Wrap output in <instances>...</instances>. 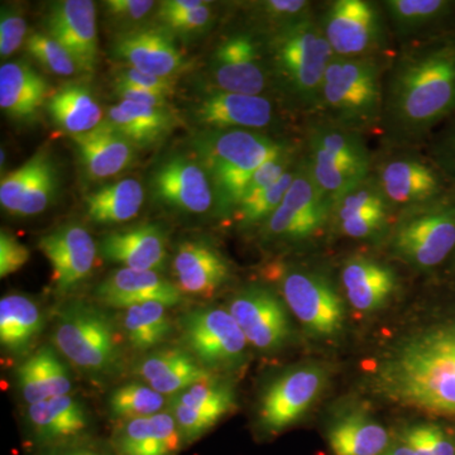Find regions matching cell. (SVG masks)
<instances>
[{"label":"cell","instance_id":"b9f144b4","mask_svg":"<svg viewBox=\"0 0 455 455\" xmlns=\"http://www.w3.org/2000/svg\"><path fill=\"white\" fill-rule=\"evenodd\" d=\"M172 400L196 410L215 424L220 423L235 407V394L232 388L227 383L217 381V379L191 386L175 395Z\"/></svg>","mask_w":455,"mask_h":455},{"label":"cell","instance_id":"ac0fdd59","mask_svg":"<svg viewBox=\"0 0 455 455\" xmlns=\"http://www.w3.org/2000/svg\"><path fill=\"white\" fill-rule=\"evenodd\" d=\"M228 311L243 331L245 339L262 352H275L290 335L283 301L268 287L251 284L230 299Z\"/></svg>","mask_w":455,"mask_h":455},{"label":"cell","instance_id":"8fae6325","mask_svg":"<svg viewBox=\"0 0 455 455\" xmlns=\"http://www.w3.org/2000/svg\"><path fill=\"white\" fill-rule=\"evenodd\" d=\"M53 343L74 367L90 377H108L121 366L122 352L112 320L84 302L66 307L57 320Z\"/></svg>","mask_w":455,"mask_h":455},{"label":"cell","instance_id":"f546056e","mask_svg":"<svg viewBox=\"0 0 455 455\" xmlns=\"http://www.w3.org/2000/svg\"><path fill=\"white\" fill-rule=\"evenodd\" d=\"M116 455H178L184 440L171 412L122 421L114 433Z\"/></svg>","mask_w":455,"mask_h":455},{"label":"cell","instance_id":"8d00e7d4","mask_svg":"<svg viewBox=\"0 0 455 455\" xmlns=\"http://www.w3.org/2000/svg\"><path fill=\"white\" fill-rule=\"evenodd\" d=\"M390 444L387 430L363 415H349L329 430L334 455H383Z\"/></svg>","mask_w":455,"mask_h":455},{"label":"cell","instance_id":"74e56055","mask_svg":"<svg viewBox=\"0 0 455 455\" xmlns=\"http://www.w3.org/2000/svg\"><path fill=\"white\" fill-rule=\"evenodd\" d=\"M167 307L147 301L124 309L123 331L134 349L148 350L163 343L172 333Z\"/></svg>","mask_w":455,"mask_h":455},{"label":"cell","instance_id":"7a4b0ae2","mask_svg":"<svg viewBox=\"0 0 455 455\" xmlns=\"http://www.w3.org/2000/svg\"><path fill=\"white\" fill-rule=\"evenodd\" d=\"M395 400L440 415H455V323L407 340L379 370Z\"/></svg>","mask_w":455,"mask_h":455},{"label":"cell","instance_id":"bcb514c9","mask_svg":"<svg viewBox=\"0 0 455 455\" xmlns=\"http://www.w3.org/2000/svg\"><path fill=\"white\" fill-rule=\"evenodd\" d=\"M164 28L179 35H203L208 32L217 20L214 5L211 2H204L200 7L178 14L160 16Z\"/></svg>","mask_w":455,"mask_h":455},{"label":"cell","instance_id":"9f6ffc18","mask_svg":"<svg viewBox=\"0 0 455 455\" xmlns=\"http://www.w3.org/2000/svg\"><path fill=\"white\" fill-rule=\"evenodd\" d=\"M202 4H204L203 0H166L161 3L157 17L182 13V12L200 7Z\"/></svg>","mask_w":455,"mask_h":455},{"label":"cell","instance_id":"8992f818","mask_svg":"<svg viewBox=\"0 0 455 455\" xmlns=\"http://www.w3.org/2000/svg\"><path fill=\"white\" fill-rule=\"evenodd\" d=\"M301 161L329 203L370 175L373 148L367 137L309 116L300 128Z\"/></svg>","mask_w":455,"mask_h":455},{"label":"cell","instance_id":"e0dca14e","mask_svg":"<svg viewBox=\"0 0 455 455\" xmlns=\"http://www.w3.org/2000/svg\"><path fill=\"white\" fill-rule=\"evenodd\" d=\"M152 197L167 208L187 214L217 212V199L211 178L199 161L175 155L152 172Z\"/></svg>","mask_w":455,"mask_h":455},{"label":"cell","instance_id":"d6986e66","mask_svg":"<svg viewBox=\"0 0 455 455\" xmlns=\"http://www.w3.org/2000/svg\"><path fill=\"white\" fill-rule=\"evenodd\" d=\"M38 248L49 259L56 293L68 295L88 280L98 257V245L80 224H66L42 236Z\"/></svg>","mask_w":455,"mask_h":455},{"label":"cell","instance_id":"1f68e13d","mask_svg":"<svg viewBox=\"0 0 455 455\" xmlns=\"http://www.w3.org/2000/svg\"><path fill=\"white\" fill-rule=\"evenodd\" d=\"M17 386L28 405L70 395V371L55 349L42 347L17 370Z\"/></svg>","mask_w":455,"mask_h":455},{"label":"cell","instance_id":"f1b7e54d","mask_svg":"<svg viewBox=\"0 0 455 455\" xmlns=\"http://www.w3.org/2000/svg\"><path fill=\"white\" fill-rule=\"evenodd\" d=\"M53 92L49 82L28 62H7L0 68V108L13 121L37 118Z\"/></svg>","mask_w":455,"mask_h":455},{"label":"cell","instance_id":"f35d334b","mask_svg":"<svg viewBox=\"0 0 455 455\" xmlns=\"http://www.w3.org/2000/svg\"><path fill=\"white\" fill-rule=\"evenodd\" d=\"M316 4L314 0H260L245 3L242 9L245 25L266 37L313 16Z\"/></svg>","mask_w":455,"mask_h":455},{"label":"cell","instance_id":"ba28073f","mask_svg":"<svg viewBox=\"0 0 455 455\" xmlns=\"http://www.w3.org/2000/svg\"><path fill=\"white\" fill-rule=\"evenodd\" d=\"M370 173L396 217L455 188L424 147L377 145Z\"/></svg>","mask_w":455,"mask_h":455},{"label":"cell","instance_id":"816d5d0a","mask_svg":"<svg viewBox=\"0 0 455 455\" xmlns=\"http://www.w3.org/2000/svg\"><path fill=\"white\" fill-rule=\"evenodd\" d=\"M31 259V252L25 244L18 241L17 236L11 235L7 230L0 232V277L5 278L9 275L16 274L25 267Z\"/></svg>","mask_w":455,"mask_h":455},{"label":"cell","instance_id":"d590c367","mask_svg":"<svg viewBox=\"0 0 455 455\" xmlns=\"http://www.w3.org/2000/svg\"><path fill=\"white\" fill-rule=\"evenodd\" d=\"M145 202V190L136 179H123L92 191L84 197L90 220L119 224L136 218Z\"/></svg>","mask_w":455,"mask_h":455},{"label":"cell","instance_id":"f6af8a7d","mask_svg":"<svg viewBox=\"0 0 455 455\" xmlns=\"http://www.w3.org/2000/svg\"><path fill=\"white\" fill-rule=\"evenodd\" d=\"M44 152L46 151L37 152L20 169L3 176L2 182H0V204L5 212L17 215L23 197L26 196L27 188L31 185L32 180L35 179L36 173L40 169Z\"/></svg>","mask_w":455,"mask_h":455},{"label":"cell","instance_id":"db71d44e","mask_svg":"<svg viewBox=\"0 0 455 455\" xmlns=\"http://www.w3.org/2000/svg\"><path fill=\"white\" fill-rule=\"evenodd\" d=\"M419 427L431 455H455L453 444L442 429L434 425H419Z\"/></svg>","mask_w":455,"mask_h":455},{"label":"cell","instance_id":"cb8c5ba5","mask_svg":"<svg viewBox=\"0 0 455 455\" xmlns=\"http://www.w3.org/2000/svg\"><path fill=\"white\" fill-rule=\"evenodd\" d=\"M176 286L182 293L211 298L232 277V266L215 245L203 239L179 244L172 260Z\"/></svg>","mask_w":455,"mask_h":455},{"label":"cell","instance_id":"6f0895ef","mask_svg":"<svg viewBox=\"0 0 455 455\" xmlns=\"http://www.w3.org/2000/svg\"><path fill=\"white\" fill-rule=\"evenodd\" d=\"M383 455H416L415 451H412L411 448L407 447V445H403V447H397L392 449V451H387Z\"/></svg>","mask_w":455,"mask_h":455},{"label":"cell","instance_id":"836d02e7","mask_svg":"<svg viewBox=\"0 0 455 455\" xmlns=\"http://www.w3.org/2000/svg\"><path fill=\"white\" fill-rule=\"evenodd\" d=\"M57 127L73 136L88 133L104 122L103 109L86 84L68 83L47 103Z\"/></svg>","mask_w":455,"mask_h":455},{"label":"cell","instance_id":"4dcf8cb0","mask_svg":"<svg viewBox=\"0 0 455 455\" xmlns=\"http://www.w3.org/2000/svg\"><path fill=\"white\" fill-rule=\"evenodd\" d=\"M137 373L161 395H178L197 383L217 379L188 350L169 348L151 353L140 362Z\"/></svg>","mask_w":455,"mask_h":455},{"label":"cell","instance_id":"9c48e42d","mask_svg":"<svg viewBox=\"0 0 455 455\" xmlns=\"http://www.w3.org/2000/svg\"><path fill=\"white\" fill-rule=\"evenodd\" d=\"M316 20L335 59H388L396 52L381 0L317 2Z\"/></svg>","mask_w":455,"mask_h":455},{"label":"cell","instance_id":"c3c4849f","mask_svg":"<svg viewBox=\"0 0 455 455\" xmlns=\"http://www.w3.org/2000/svg\"><path fill=\"white\" fill-rule=\"evenodd\" d=\"M27 41V22L16 5H3L0 12V56L9 57Z\"/></svg>","mask_w":455,"mask_h":455},{"label":"cell","instance_id":"484cf974","mask_svg":"<svg viewBox=\"0 0 455 455\" xmlns=\"http://www.w3.org/2000/svg\"><path fill=\"white\" fill-rule=\"evenodd\" d=\"M95 295L107 307L123 310L147 301L161 302L169 307L182 300V292L176 283L158 272L124 267L112 272L99 283Z\"/></svg>","mask_w":455,"mask_h":455},{"label":"cell","instance_id":"f5cc1de1","mask_svg":"<svg viewBox=\"0 0 455 455\" xmlns=\"http://www.w3.org/2000/svg\"><path fill=\"white\" fill-rule=\"evenodd\" d=\"M114 90L116 94L122 99V101L128 103L140 104V106L167 108V98L161 95L154 94V92H147V90L134 88V86L125 85V84L114 83Z\"/></svg>","mask_w":455,"mask_h":455},{"label":"cell","instance_id":"5b68a950","mask_svg":"<svg viewBox=\"0 0 455 455\" xmlns=\"http://www.w3.org/2000/svg\"><path fill=\"white\" fill-rule=\"evenodd\" d=\"M392 57L363 60L334 57L323 80L315 110L310 116L358 132L367 139L379 140L386 71Z\"/></svg>","mask_w":455,"mask_h":455},{"label":"cell","instance_id":"6da1fadb","mask_svg":"<svg viewBox=\"0 0 455 455\" xmlns=\"http://www.w3.org/2000/svg\"><path fill=\"white\" fill-rule=\"evenodd\" d=\"M455 114V32L398 47L385 77L379 145L425 147Z\"/></svg>","mask_w":455,"mask_h":455},{"label":"cell","instance_id":"3957f363","mask_svg":"<svg viewBox=\"0 0 455 455\" xmlns=\"http://www.w3.org/2000/svg\"><path fill=\"white\" fill-rule=\"evenodd\" d=\"M266 50L275 98L304 121L315 110L326 70L334 60L317 23L316 12L266 36Z\"/></svg>","mask_w":455,"mask_h":455},{"label":"cell","instance_id":"ab89813d","mask_svg":"<svg viewBox=\"0 0 455 455\" xmlns=\"http://www.w3.org/2000/svg\"><path fill=\"white\" fill-rule=\"evenodd\" d=\"M298 169L299 164L295 169L287 172L274 187L266 188L248 199L242 200L228 220H232L236 228L242 230H259L283 203L284 196L291 188Z\"/></svg>","mask_w":455,"mask_h":455},{"label":"cell","instance_id":"ee69618b","mask_svg":"<svg viewBox=\"0 0 455 455\" xmlns=\"http://www.w3.org/2000/svg\"><path fill=\"white\" fill-rule=\"evenodd\" d=\"M26 47L36 60L50 73L59 76H71L80 68L68 50L49 33L33 32L26 41Z\"/></svg>","mask_w":455,"mask_h":455},{"label":"cell","instance_id":"d4e9b609","mask_svg":"<svg viewBox=\"0 0 455 455\" xmlns=\"http://www.w3.org/2000/svg\"><path fill=\"white\" fill-rule=\"evenodd\" d=\"M27 423L33 439L47 449L75 444L90 427L85 406L70 395L29 405Z\"/></svg>","mask_w":455,"mask_h":455},{"label":"cell","instance_id":"44dd1931","mask_svg":"<svg viewBox=\"0 0 455 455\" xmlns=\"http://www.w3.org/2000/svg\"><path fill=\"white\" fill-rule=\"evenodd\" d=\"M396 47L455 32V0H381Z\"/></svg>","mask_w":455,"mask_h":455},{"label":"cell","instance_id":"d6a6232c","mask_svg":"<svg viewBox=\"0 0 455 455\" xmlns=\"http://www.w3.org/2000/svg\"><path fill=\"white\" fill-rule=\"evenodd\" d=\"M44 317L40 305L20 293L3 296L0 300V343L14 355L32 348L44 331Z\"/></svg>","mask_w":455,"mask_h":455},{"label":"cell","instance_id":"7c38bea8","mask_svg":"<svg viewBox=\"0 0 455 455\" xmlns=\"http://www.w3.org/2000/svg\"><path fill=\"white\" fill-rule=\"evenodd\" d=\"M203 131H253L278 137H296L301 121L276 98L212 89L194 109Z\"/></svg>","mask_w":455,"mask_h":455},{"label":"cell","instance_id":"e575fe53","mask_svg":"<svg viewBox=\"0 0 455 455\" xmlns=\"http://www.w3.org/2000/svg\"><path fill=\"white\" fill-rule=\"evenodd\" d=\"M108 121L136 147H149L169 136L176 118L169 108L140 106L121 101L109 108Z\"/></svg>","mask_w":455,"mask_h":455},{"label":"cell","instance_id":"681fc988","mask_svg":"<svg viewBox=\"0 0 455 455\" xmlns=\"http://www.w3.org/2000/svg\"><path fill=\"white\" fill-rule=\"evenodd\" d=\"M156 7L149 0H108L104 2L108 17L114 25L127 27V31L136 29L140 20H146Z\"/></svg>","mask_w":455,"mask_h":455},{"label":"cell","instance_id":"2e32d148","mask_svg":"<svg viewBox=\"0 0 455 455\" xmlns=\"http://www.w3.org/2000/svg\"><path fill=\"white\" fill-rule=\"evenodd\" d=\"M325 372L307 364L277 377L260 398L259 420L267 433H280L300 420L325 386Z\"/></svg>","mask_w":455,"mask_h":455},{"label":"cell","instance_id":"603a6c76","mask_svg":"<svg viewBox=\"0 0 455 455\" xmlns=\"http://www.w3.org/2000/svg\"><path fill=\"white\" fill-rule=\"evenodd\" d=\"M339 280L347 300L362 313L381 309L398 287V276L390 263L367 253L347 257L340 265Z\"/></svg>","mask_w":455,"mask_h":455},{"label":"cell","instance_id":"277c9868","mask_svg":"<svg viewBox=\"0 0 455 455\" xmlns=\"http://www.w3.org/2000/svg\"><path fill=\"white\" fill-rule=\"evenodd\" d=\"M299 137H278L253 131H200L194 137L191 148L211 178L217 199L215 215L229 220L253 173L298 142Z\"/></svg>","mask_w":455,"mask_h":455},{"label":"cell","instance_id":"4fadbf2b","mask_svg":"<svg viewBox=\"0 0 455 455\" xmlns=\"http://www.w3.org/2000/svg\"><path fill=\"white\" fill-rule=\"evenodd\" d=\"M331 204L317 190L300 160L283 203L259 230L260 238L281 247L310 245L331 233Z\"/></svg>","mask_w":455,"mask_h":455},{"label":"cell","instance_id":"7402d4cb","mask_svg":"<svg viewBox=\"0 0 455 455\" xmlns=\"http://www.w3.org/2000/svg\"><path fill=\"white\" fill-rule=\"evenodd\" d=\"M47 29L73 56L82 73H92L99 57L97 9L90 0L53 3L47 16Z\"/></svg>","mask_w":455,"mask_h":455},{"label":"cell","instance_id":"60d3db41","mask_svg":"<svg viewBox=\"0 0 455 455\" xmlns=\"http://www.w3.org/2000/svg\"><path fill=\"white\" fill-rule=\"evenodd\" d=\"M166 398L149 386L130 383L114 390L109 410L121 421L148 418L163 412Z\"/></svg>","mask_w":455,"mask_h":455},{"label":"cell","instance_id":"11a10c76","mask_svg":"<svg viewBox=\"0 0 455 455\" xmlns=\"http://www.w3.org/2000/svg\"><path fill=\"white\" fill-rule=\"evenodd\" d=\"M41 455H109L106 453V451H101L97 447H92V445L86 444H79V443H75V444L64 445V447H57L46 449L44 453Z\"/></svg>","mask_w":455,"mask_h":455},{"label":"cell","instance_id":"680465c9","mask_svg":"<svg viewBox=\"0 0 455 455\" xmlns=\"http://www.w3.org/2000/svg\"><path fill=\"white\" fill-rule=\"evenodd\" d=\"M451 257H453V262H454V267H455V252L453 253V256H451Z\"/></svg>","mask_w":455,"mask_h":455},{"label":"cell","instance_id":"4316f807","mask_svg":"<svg viewBox=\"0 0 455 455\" xmlns=\"http://www.w3.org/2000/svg\"><path fill=\"white\" fill-rule=\"evenodd\" d=\"M99 252L124 268L160 272L167 259L166 235L156 224H142L108 233L99 243Z\"/></svg>","mask_w":455,"mask_h":455},{"label":"cell","instance_id":"30bf717a","mask_svg":"<svg viewBox=\"0 0 455 455\" xmlns=\"http://www.w3.org/2000/svg\"><path fill=\"white\" fill-rule=\"evenodd\" d=\"M265 272L277 284L284 304L311 334L333 337L343 329L344 302L322 269L280 260L268 265Z\"/></svg>","mask_w":455,"mask_h":455},{"label":"cell","instance_id":"f907efd6","mask_svg":"<svg viewBox=\"0 0 455 455\" xmlns=\"http://www.w3.org/2000/svg\"><path fill=\"white\" fill-rule=\"evenodd\" d=\"M114 83L125 84L161 95V97L171 98L176 92V80L166 79V77L155 76V75L143 73L137 68L125 66L119 68L114 74Z\"/></svg>","mask_w":455,"mask_h":455},{"label":"cell","instance_id":"5bb4252c","mask_svg":"<svg viewBox=\"0 0 455 455\" xmlns=\"http://www.w3.org/2000/svg\"><path fill=\"white\" fill-rule=\"evenodd\" d=\"M244 26L227 33L212 50L209 75L214 90L275 98L266 37Z\"/></svg>","mask_w":455,"mask_h":455},{"label":"cell","instance_id":"ffe728a7","mask_svg":"<svg viewBox=\"0 0 455 455\" xmlns=\"http://www.w3.org/2000/svg\"><path fill=\"white\" fill-rule=\"evenodd\" d=\"M113 55L131 68L166 79H175L188 68L172 33L164 27H140L122 32L114 41Z\"/></svg>","mask_w":455,"mask_h":455},{"label":"cell","instance_id":"7dc6e473","mask_svg":"<svg viewBox=\"0 0 455 455\" xmlns=\"http://www.w3.org/2000/svg\"><path fill=\"white\" fill-rule=\"evenodd\" d=\"M424 148L455 185V114L430 137Z\"/></svg>","mask_w":455,"mask_h":455},{"label":"cell","instance_id":"83f0119b","mask_svg":"<svg viewBox=\"0 0 455 455\" xmlns=\"http://www.w3.org/2000/svg\"><path fill=\"white\" fill-rule=\"evenodd\" d=\"M86 175L106 180L130 169L136 158V146L104 119L88 133L71 137Z\"/></svg>","mask_w":455,"mask_h":455},{"label":"cell","instance_id":"9a60e30c","mask_svg":"<svg viewBox=\"0 0 455 455\" xmlns=\"http://www.w3.org/2000/svg\"><path fill=\"white\" fill-rule=\"evenodd\" d=\"M187 350L209 372H228L242 366L247 355L243 331L229 311L197 307L180 319Z\"/></svg>","mask_w":455,"mask_h":455},{"label":"cell","instance_id":"52a82bcc","mask_svg":"<svg viewBox=\"0 0 455 455\" xmlns=\"http://www.w3.org/2000/svg\"><path fill=\"white\" fill-rule=\"evenodd\" d=\"M388 256L407 267L430 272L455 252V188L435 202L397 215L383 242Z\"/></svg>","mask_w":455,"mask_h":455},{"label":"cell","instance_id":"7bdbcfd3","mask_svg":"<svg viewBox=\"0 0 455 455\" xmlns=\"http://www.w3.org/2000/svg\"><path fill=\"white\" fill-rule=\"evenodd\" d=\"M59 190V173L49 152H44V160L31 185L27 188L17 217H33L50 208Z\"/></svg>","mask_w":455,"mask_h":455}]
</instances>
